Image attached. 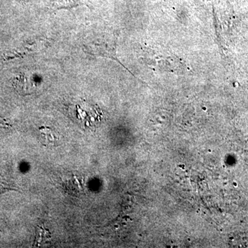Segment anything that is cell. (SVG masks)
<instances>
[{
  "label": "cell",
  "instance_id": "1",
  "mask_svg": "<svg viewBox=\"0 0 248 248\" xmlns=\"http://www.w3.org/2000/svg\"><path fill=\"white\" fill-rule=\"evenodd\" d=\"M15 89L23 95H28L35 92L36 84L34 80L27 74L16 77L14 80Z\"/></svg>",
  "mask_w": 248,
  "mask_h": 248
},
{
  "label": "cell",
  "instance_id": "2",
  "mask_svg": "<svg viewBox=\"0 0 248 248\" xmlns=\"http://www.w3.org/2000/svg\"><path fill=\"white\" fill-rule=\"evenodd\" d=\"M40 131V141L44 146L46 147L58 146L60 138L55 130L48 127H41Z\"/></svg>",
  "mask_w": 248,
  "mask_h": 248
},
{
  "label": "cell",
  "instance_id": "3",
  "mask_svg": "<svg viewBox=\"0 0 248 248\" xmlns=\"http://www.w3.org/2000/svg\"><path fill=\"white\" fill-rule=\"evenodd\" d=\"M11 126V124H10L9 122H8L6 119L0 117V130L9 128Z\"/></svg>",
  "mask_w": 248,
  "mask_h": 248
},
{
  "label": "cell",
  "instance_id": "4",
  "mask_svg": "<svg viewBox=\"0 0 248 248\" xmlns=\"http://www.w3.org/2000/svg\"><path fill=\"white\" fill-rule=\"evenodd\" d=\"M9 189H10L9 187H8L6 184H5L4 182L0 181V194L4 192L6 190H9Z\"/></svg>",
  "mask_w": 248,
  "mask_h": 248
}]
</instances>
